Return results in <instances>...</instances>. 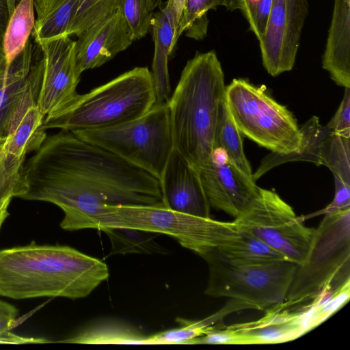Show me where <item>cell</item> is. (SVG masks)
<instances>
[{
  "label": "cell",
  "mask_w": 350,
  "mask_h": 350,
  "mask_svg": "<svg viewBox=\"0 0 350 350\" xmlns=\"http://www.w3.org/2000/svg\"><path fill=\"white\" fill-rule=\"evenodd\" d=\"M78 1L66 0L44 18L36 20L31 33L35 43L68 35Z\"/></svg>",
  "instance_id": "484cf974"
},
{
  "label": "cell",
  "mask_w": 350,
  "mask_h": 350,
  "mask_svg": "<svg viewBox=\"0 0 350 350\" xmlns=\"http://www.w3.org/2000/svg\"><path fill=\"white\" fill-rule=\"evenodd\" d=\"M205 261L208 267L205 294L227 297L239 310L263 311L285 300L298 266L285 259Z\"/></svg>",
  "instance_id": "8992f818"
},
{
  "label": "cell",
  "mask_w": 350,
  "mask_h": 350,
  "mask_svg": "<svg viewBox=\"0 0 350 350\" xmlns=\"http://www.w3.org/2000/svg\"><path fill=\"white\" fill-rule=\"evenodd\" d=\"M44 58L33 62L25 88L10 118L3 151L9 156L25 161L26 154L36 151L46 137L42 129L44 116L38 104Z\"/></svg>",
  "instance_id": "5bb4252c"
},
{
  "label": "cell",
  "mask_w": 350,
  "mask_h": 350,
  "mask_svg": "<svg viewBox=\"0 0 350 350\" xmlns=\"http://www.w3.org/2000/svg\"><path fill=\"white\" fill-rule=\"evenodd\" d=\"M271 3L272 0H237V10L242 12L258 40L265 31Z\"/></svg>",
  "instance_id": "f546056e"
},
{
  "label": "cell",
  "mask_w": 350,
  "mask_h": 350,
  "mask_svg": "<svg viewBox=\"0 0 350 350\" xmlns=\"http://www.w3.org/2000/svg\"><path fill=\"white\" fill-rule=\"evenodd\" d=\"M225 90L224 74L216 53L197 52L186 63L167 101L173 149L197 171L217 148Z\"/></svg>",
  "instance_id": "277c9868"
},
{
  "label": "cell",
  "mask_w": 350,
  "mask_h": 350,
  "mask_svg": "<svg viewBox=\"0 0 350 350\" xmlns=\"http://www.w3.org/2000/svg\"><path fill=\"white\" fill-rule=\"evenodd\" d=\"M146 1L148 10L150 12H154V10L163 3V0H146Z\"/></svg>",
  "instance_id": "f35d334b"
},
{
  "label": "cell",
  "mask_w": 350,
  "mask_h": 350,
  "mask_svg": "<svg viewBox=\"0 0 350 350\" xmlns=\"http://www.w3.org/2000/svg\"><path fill=\"white\" fill-rule=\"evenodd\" d=\"M216 144L217 147H221L226 152L230 159L242 172L252 178L253 173L244 153L242 134L233 122L224 100L219 110Z\"/></svg>",
  "instance_id": "603a6c76"
},
{
  "label": "cell",
  "mask_w": 350,
  "mask_h": 350,
  "mask_svg": "<svg viewBox=\"0 0 350 350\" xmlns=\"http://www.w3.org/2000/svg\"><path fill=\"white\" fill-rule=\"evenodd\" d=\"M0 49H3V36L0 33Z\"/></svg>",
  "instance_id": "7bdbcfd3"
},
{
  "label": "cell",
  "mask_w": 350,
  "mask_h": 350,
  "mask_svg": "<svg viewBox=\"0 0 350 350\" xmlns=\"http://www.w3.org/2000/svg\"><path fill=\"white\" fill-rule=\"evenodd\" d=\"M15 319L0 317V334L10 331L15 325Z\"/></svg>",
  "instance_id": "74e56055"
},
{
  "label": "cell",
  "mask_w": 350,
  "mask_h": 350,
  "mask_svg": "<svg viewBox=\"0 0 350 350\" xmlns=\"http://www.w3.org/2000/svg\"><path fill=\"white\" fill-rule=\"evenodd\" d=\"M77 38L76 62L81 74L103 66L134 41L120 8L90 26Z\"/></svg>",
  "instance_id": "9a60e30c"
},
{
  "label": "cell",
  "mask_w": 350,
  "mask_h": 350,
  "mask_svg": "<svg viewBox=\"0 0 350 350\" xmlns=\"http://www.w3.org/2000/svg\"><path fill=\"white\" fill-rule=\"evenodd\" d=\"M109 275L103 261L67 245L32 242L0 250V295L13 299L83 298Z\"/></svg>",
  "instance_id": "7a4b0ae2"
},
{
  "label": "cell",
  "mask_w": 350,
  "mask_h": 350,
  "mask_svg": "<svg viewBox=\"0 0 350 350\" xmlns=\"http://www.w3.org/2000/svg\"><path fill=\"white\" fill-rule=\"evenodd\" d=\"M209 205L236 218L258 193L252 178L242 172L217 147L208 161L198 170Z\"/></svg>",
  "instance_id": "4fadbf2b"
},
{
  "label": "cell",
  "mask_w": 350,
  "mask_h": 350,
  "mask_svg": "<svg viewBox=\"0 0 350 350\" xmlns=\"http://www.w3.org/2000/svg\"><path fill=\"white\" fill-rule=\"evenodd\" d=\"M8 64L3 49H0V77L5 71Z\"/></svg>",
  "instance_id": "ab89813d"
},
{
  "label": "cell",
  "mask_w": 350,
  "mask_h": 350,
  "mask_svg": "<svg viewBox=\"0 0 350 350\" xmlns=\"http://www.w3.org/2000/svg\"><path fill=\"white\" fill-rule=\"evenodd\" d=\"M35 12L34 0H19L12 12L3 37L8 65L23 51L30 39L36 23Z\"/></svg>",
  "instance_id": "ffe728a7"
},
{
  "label": "cell",
  "mask_w": 350,
  "mask_h": 350,
  "mask_svg": "<svg viewBox=\"0 0 350 350\" xmlns=\"http://www.w3.org/2000/svg\"><path fill=\"white\" fill-rule=\"evenodd\" d=\"M18 314V310L9 303L0 300V317L15 319Z\"/></svg>",
  "instance_id": "d590c367"
},
{
  "label": "cell",
  "mask_w": 350,
  "mask_h": 350,
  "mask_svg": "<svg viewBox=\"0 0 350 350\" xmlns=\"http://www.w3.org/2000/svg\"><path fill=\"white\" fill-rule=\"evenodd\" d=\"M44 58L38 104L45 118L64 107L78 94L81 73L76 62V40L64 35L36 43Z\"/></svg>",
  "instance_id": "7c38bea8"
},
{
  "label": "cell",
  "mask_w": 350,
  "mask_h": 350,
  "mask_svg": "<svg viewBox=\"0 0 350 350\" xmlns=\"http://www.w3.org/2000/svg\"><path fill=\"white\" fill-rule=\"evenodd\" d=\"M72 133L159 180L173 150L167 101L156 103L144 115L126 123Z\"/></svg>",
  "instance_id": "ba28073f"
},
{
  "label": "cell",
  "mask_w": 350,
  "mask_h": 350,
  "mask_svg": "<svg viewBox=\"0 0 350 350\" xmlns=\"http://www.w3.org/2000/svg\"><path fill=\"white\" fill-rule=\"evenodd\" d=\"M234 221L285 260L297 265L306 260L315 228L306 226L275 191L259 187L257 195Z\"/></svg>",
  "instance_id": "9c48e42d"
},
{
  "label": "cell",
  "mask_w": 350,
  "mask_h": 350,
  "mask_svg": "<svg viewBox=\"0 0 350 350\" xmlns=\"http://www.w3.org/2000/svg\"><path fill=\"white\" fill-rule=\"evenodd\" d=\"M104 232L110 239L113 254L163 252L148 232L120 227L108 228Z\"/></svg>",
  "instance_id": "d4e9b609"
},
{
  "label": "cell",
  "mask_w": 350,
  "mask_h": 350,
  "mask_svg": "<svg viewBox=\"0 0 350 350\" xmlns=\"http://www.w3.org/2000/svg\"><path fill=\"white\" fill-rule=\"evenodd\" d=\"M122 0H79L68 35L79 36L120 8Z\"/></svg>",
  "instance_id": "4316f807"
},
{
  "label": "cell",
  "mask_w": 350,
  "mask_h": 350,
  "mask_svg": "<svg viewBox=\"0 0 350 350\" xmlns=\"http://www.w3.org/2000/svg\"><path fill=\"white\" fill-rule=\"evenodd\" d=\"M322 67L338 85L350 88V0H334Z\"/></svg>",
  "instance_id": "e0dca14e"
},
{
  "label": "cell",
  "mask_w": 350,
  "mask_h": 350,
  "mask_svg": "<svg viewBox=\"0 0 350 350\" xmlns=\"http://www.w3.org/2000/svg\"><path fill=\"white\" fill-rule=\"evenodd\" d=\"M59 342L81 344L149 345L148 336L121 322L105 321L92 324Z\"/></svg>",
  "instance_id": "d6986e66"
},
{
  "label": "cell",
  "mask_w": 350,
  "mask_h": 350,
  "mask_svg": "<svg viewBox=\"0 0 350 350\" xmlns=\"http://www.w3.org/2000/svg\"><path fill=\"white\" fill-rule=\"evenodd\" d=\"M232 312L226 304L219 312L200 321L177 318L180 326L148 336L149 345H189L194 338L204 335L219 326V321Z\"/></svg>",
  "instance_id": "44dd1931"
},
{
  "label": "cell",
  "mask_w": 350,
  "mask_h": 350,
  "mask_svg": "<svg viewBox=\"0 0 350 350\" xmlns=\"http://www.w3.org/2000/svg\"><path fill=\"white\" fill-rule=\"evenodd\" d=\"M120 8L133 40L142 38L150 31L153 12L148 10L146 0H122Z\"/></svg>",
  "instance_id": "83f0119b"
},
{
  "label": "cell",
  "mask_w": 350,
  "mask_h": 350,
  "mask_svg": "<svg viewBox=\"0 0 350 350\" xmlns=\"http://www.w3.org/2000/svg\"><path fill=\"white\" fill-rule=\"evenodd\" d=\"M18 198L59 207L66 230H98L105 206H165L159 178L64 130L46 136L23 164Z\"/></svg>",
  "instance_id": "6da1fadb"
},
{
  "label": "cell",
  "mask_w": 350,
  "mask_h": 350,
  "mask_svg": "<svg viewBox=\"0 0 350 350\" xmlns=\"http://www.w3.org/2000/svg\"><path fill=\"white\" fill-rule=\"evenodd\" d=\"M263 317L247 323L219 326L196 338L193 343L266 345L293 340L308 332L300 306L283 302L267 310Z\"/></svg>",
  "instance_id": "30bf717a"
},
{
  "label": "cell",
  "mask_w": 350,
  "mask_h": 350,
  "mask_svg": "<svg viewBox=\"0 0 350 350\" xmlns=\"http://www.w3.org/2000/svg\"><path fill=\"white\" fill-rule=\"evenodd\" d=\"M66 0H34L36 12L46 16L57 9Z\"/></svg>",
  "instance_id": "836d02e7"
},
{
  "label": "cell",
  "mask_w": 350,
  "mask_h": 350,
  "mask_svg": "<svg viewBox=\"0 0 350 350\" xmlns=\"http://www.w3.org/2000/svg\"><path fill=\"white\" fill-rule=\"evenodd\" d=\"M51 340L42 338L25 337L16 335L9 331L0 334V344L19 345L32 343H48Z\"/></svg>",
  "instance_id": "d6a6232c"
},
{
  "label": "cell",
  "mask_w": 350,
  "mask_h": 350,
  "mask_svg": "<svg viewBox=\"0 0 350 350\" xmlns=\"http://www.w3.org/2000/svg\"><path fill=\"white\" fill-rule=\"evenodd\" d=\"M25 161L0 153V203L8 198L18 196L21 187V172Z\"/></svg>",
  "instance_id": "f1b7e54d"
},
{
  "label": "cell",
  "mask_w": 350,
  "mask_h": 350,
  "mask_svg": "<svg viewBox=\"0 0 350 350\" xmlns=\"http://www.w3.org/2000/svg\"><path fill=\"white\" fill-rule=\"evenodd\" d=\"M218 6L230 11L237 10V0H187L180 21L178 36L183 33L196 40H202L207 33V12Z\"/></svg>",
  "instance_id": "7402d4cb"
},
{
  "label": "cell",
  "mask_w": 350,
  "mask_h": 350,
  "mask_svg": "<svg viewBox=\"0 0 350 350\" xmlns=\"http://www.w3.org/2000/svg\"><path fill=\"white\" fill-rule=\"evenodd\" d=\"M18 1L19 0H8L10 16L12 12H13L14 9L15 8L16 5L18 3Z\"/></svg>",
  "instance_id": "60d3db41"
},
{
  "label": "cell",
  "mask_w": 350,
  "mask_h": 350,
  "mask_svg": "<svg viewBox=\"0 0 350 350\" xmlns=\"http://www.w3.org/2000/svg\"><path fill=\"white\" fill-rule=\"evenodd\" d=\"M308 13V0H272L265 31L258 40L262 64L270 75L293 69Z\"/></svg>",
  "instance_id": "8fae6325"
},
{
  "label": "cell",
  "mask_w": 350,
  "mask_h": 350,
  "mask_svg": "<svg viewBox=\"0 0 350 350\" xmlns=\"http://www.w3.org/2000/svg\"><path fill=\"white\" fill-rule=\"evenodd\" d=\"M319 165L327 167L334 176L350 185V135L329 132L323 139Z\"/></svg>",
  "instance_id": "cb8c5ba5"
},
{
  "label": "cell",
  "mask_w": 350,
  "mask_h": 350,
  "mask_svg": "<svg viewBox=\"0 0 350 350\" xmlns=\"http://www.w3.org/2000/svg\"><path fill=\"white\" fill-rule=\"evenodd\" d=\"M157 103L152 72L135 67L90 92L79 94L53 116L42 129L69 132L114 126L137 119Z\"/></svg>",
  "instance_id": "5b68a950"
},
{
  "label": "cell",
  "mask_w": 350,
  "mask_h": 350,
  "mask_svg": "<svg viewBox=\"0 0 350 350\" xmlns=\"http://www.w3.org/2000/svg\"><path fill=\"white\" fill-rule=\"evenodd\" d=\"M10 12L8 0H0V33L3 37L8 21Z\"/></svg>",
  "instance_id": "e575fe53"
},
{
  "label": "cell",
  "mask_w": 350,
  "mask_h": 350,
  "mask_svg": "<svg viewBox=\"0 0 350 350\" xmlns=\"http://www.w3.org/2000/svg\"><path fill=\"white\" fill-rule=\"evenodd\" d=\"M35 46L29 39L23 51L0 77V136L5 137L12 113L20 99L33 62Z\"/></svg>",
  "instance_id": "ac0fdd59"
},
{
  "label": "cell",
  "mask_w": 350,
  "mask_h": 350,
  "mask_svg": "<svg viewBox=\"0 0 350 350\" xmlns=\"http://www.w3.org/2000/svg\"><path fill=\"white\" fill-rule=\"evenodd\" d=\"M326 126L332 133L350 135V88H345L342 101Z\"/></svg>",
  "instance_id": "4dcf8cb0"
},
{
  "label": "cell",
  "mask_w": 350,
  "mask_h": 350,
  "mask_svg": "<svg viewBox=\"0 0 350 350\" xmlns=\"http://www.w3.org/2000/svg\"><path fill=\"white\" fill-rule=\"evenodd\" d=\"M224 100L241 133L271 151L256 170L258 176L289 161L317 164L324 137L321 127L313 123L299 127L293 113L262 87L243 79H234L226 86Z\"/></svg>",
  "instance_id": "3957f363"
},
{
  "label": "cell",
  "mask_w": 350,
  "mask_h": 350,
  "mask_svg": "<svg viewBox=\"0 0 350 350\" xmlns=\"http://www.w3.org/2000/svg\"><path fill=\"white\" fill-rule=\"evenodd\" d=\"M5 142V137L0 136V153L3 150L4 144Z\"/></svg>",
  "instance_id": "b9f144b4"
},
{
  "label": "cell",
  "mask_w": 350,
  "mask_h": 350,
  "mask_svg": "<svg viewBox=\"0 0 350 350\" xmlns=\"http://www.w3.org/2000/svg\"><path fill=\"white\" fill-rule=\"evenodd\" d=\"M335 183V195L333 200L324 209L315 215L328 214L350 208V185L344 183L337 176H334Z\"/></svg>",
  "instance_id": "1f68e13d"
},
{
  "label": "cell",
  "mask_w": 350,
  "mask_h": 350,
  "mask_svg": "<svg viewBox=\"0 0 350 350\" xmlns=\"http://www.w3.org/2000/svg\"><path fill=\"white\" fill-rule=\"evenodd\" d=\"M160 182L166 207L189 215L210 217L211 206L198 171L174 149Z\"/></svg>",
  "instance_id": "2e32d148"
},
{
  "label": "cell",
  "mask_w": 350,
  "mask_h": 350,
  "mask_svg": "<svg viewBox=\"0 0 350 350\" xmlns=\"http://www.w3.org/2000/svg\"><path fill=\"white\" fill-rule=\"evenodd\" d=\"M12 198H8L0 203V228L9 215L8 206Z\"/></svg>",
  "instance_id": "8d00e7d4"
},
{
  "label": "cell",
  "mask_w": 350,
  "mask_h": 350,
  "mask_svg": "<svg viewBox=\"0 0 350 350\" xmlns=\"http://www.w3.org/2000/svg\"><path fill=\"white\" fill-rule=\"evenodd\" d=\"M350 282V208L325 214L306 260L298 265L284 304H305Z\"/></svg>",
  "instance_id": "52a82bcc"
}]
</instances>
